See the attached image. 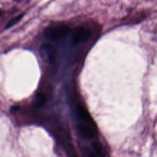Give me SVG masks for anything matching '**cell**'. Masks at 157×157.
I'll list each match as a JSON object with an SVG mask.
<instances>
[{"label":"cell","mask_w":157,"mask_h":157,"mask_svg":"<svg viewBox=\"0 0 157 157\" xmlns=\"http://www.w3.org/2000/svg\"><path fill=\"white\" fill-rule=\"evenodd\" d=\"M39 53L44 61L48 63H53L55 61L57 56V51L51 44H43L39 48Z\"/></svg>","instance_id":"7a4b0ae2"},{"label":"cell","mask_w":157,"mask_h":157,"mask_svg":"<svg viewBox=\"0 0 157 157\" xmlns=\"http://www.w3.org/2000/svg\"><path fill=\"white\" fill-rule=\"evenodd\" d=\"M18 109H19V106H18V105H15V106H13V107H11V109H10V111H11L12 112H15V111L18 110Z\"/></svg>","instance_id":"ba28073f"},{"label":"cell","mask_w":157,"mask_h":157,"mask_svg":"<svg viewBox=\"0 0 157 157\" xmlns=\"http://www.w3.org/2000/svg\"><path fill=\"white\" fill-rule=\"evenodd\" d=\"M91 36V31L83 26H77L71 31V39L74 44L86 41Z\"/></svg>","instance_id":"277c9868"},{"label":"cell","mask_w":157,"mask_h":157,"mask_svg":"<svg viewBox=\"0 0 157 157\" xmlns=\"http://www.w3.org/2000/svg\"><path fill=\"white\" fill-rule=\"evenodd\" d=\"M24 15V13H21L20 15H18V16L15 17H13V18H12L9 21V22L7 23L6 26V29H7L10 28H11L12 26H13V25H15L16 23H17L23 17Z\"/></svg>","instance_id":"52a82bcc"},{"label":"cell","mask_w":157,"mask_h":157,"mask_svg":"<svg viewBox=\"0 0 157 157\" xmlns=\"http://www.w3.org/2000/svg\"><path fill=\"white\" fill-rule=\"evenodd\" d=\"M71 31V28L66 25L50 26L44 29V35L50 40H58L66 37Z\"/></svg>","instance_id":"6da1fadb"},{"label":"cell","mask_w":157,"mask_h":157,"mask_svg":"<svg viewBox=\"0 0 157 157\" xmlns=\"http://www.w3.org/2000/svg\"><path fill=\"white\" fill-rule=\"evenodd\" d=\"M77 131L79 136L85 139H92L97 136L96 126L88 123H78L77 126Z\"/></svg>","instance_id":"3957f363"},{"label":"cell","mask_w":157,"mask_h":157,"mask_svg":"<svg viewBox=\"0 0 157 157\" xmlns=\"http://www.w3.org/2000/svg\"><path fill=\"white\" fill-rule=\"evenodd\" d=\"M45 97L44 93L41 91L39 92L34 96V98L33 102V105L34 107H36V108L40 107L43 106L45 102Z\"/></svg>","instance_id":"8992f818"},{"label":"cell","mask_w":157,"mask_h":157,"mask_svg":"<svg viewBox=\"0 0 157 157\" xmlns=\"http://www.w3.org/2000/svg\"><path fill=\"white\" fill-rule=\"evenodd\" d=\"M76 115H77V117L79 119H80L81 120H82L85 122L88 123L94 124L88 110L83 105H78L77 106Z\"/></svg>","instance_id":"5b68a950"},{"label":"cell","mask_w":157,"mask_h":157,"mask_svg":"<svg viewBox=\"0 0 157 157\" xmlns=\"http://www.w3.org/2000/svg\"><path fill=\"white\" fill-rule=\"evenodd\" d=\"M15 1H18V0H15Z\"/></svg>","instance_id":"9c48e42d"}]
</instances>
